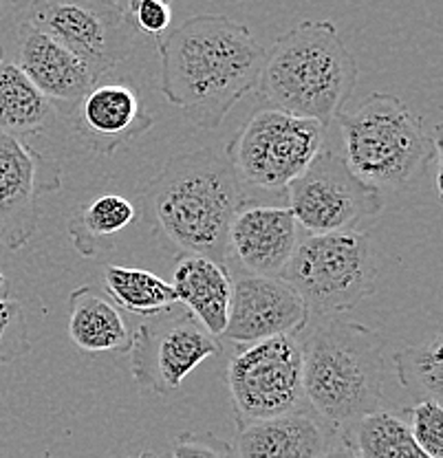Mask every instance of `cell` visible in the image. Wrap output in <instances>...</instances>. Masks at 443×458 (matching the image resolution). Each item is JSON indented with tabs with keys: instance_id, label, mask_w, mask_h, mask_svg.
I'll list each match as a JSON object with an SVG mask.
<instances>
[{
	"instance_id": "24",
	"label": "cell",
	"mask_w": 443,
	"mask_h": 458,
	"mask_svg": "<svg viewBox=\"0 0 443 458\" xmlns=\"http://www.w3.org/2000/svg\"><path fill=\"white\" fill-rule=\"evenodd\" d=\"M443 348L437 333L430 342L402 348L393 355L399 384L406 390L422 394L423 399L441 401L443 397Z\"/></svg>"
},
{
	"instance_id": "9",
	"label": "cell",
	"mask_w": 443,
	"mask_h": 458,
	"mask_svg": "<svg viewBox=\"0 0 443 458\" xmlns=\"http://www.w3.org/2000/svg\"><path fill=\"white\" fill-rule=\"evenodd\" d=\"M226 379L236 428L295 412L304 399L300 335L241 346Z\"/></svg>"
},
{
	"instance_id": "1",
	"label": "cell",
	"mask_w": 443,
	"mask_h": 458,
	"mask_svg": "<svg viewBox=\"0 0 443 458\" xmlns=\"http://www.w3.org/2000/svg\"><path fill=\"white\" fill-rule=\"evenodd\" d=\"M161 93L203 131H214L259 84L267 51L226 13L185 18L157 45Z\"/></svg>"
},
{
	"instance_id": "14",
	"label": "cell",
	"mask_w": 443,
	"mask_h": 458,
	"mask_svg": "<svg viewBox=\"0 0 443 458\" xmlns=\"http://www.w3.org/2000/svg\"><path fill=\"white\" fill-rule=\"evenodd\" d=\"M0 54L18 66L30 82L49 99L54 111L69 119L80 99L98 84L90 69L71 54L58 40L40 29L13 21L7 45H0Z\"/></svg>"
},
{
	"instance_id": "29",
	"label": "cell",
	"mask_w": 443,
	"mask_h": 458,
	"mask_svg": "<svg viewBox=\"0 0 443 458\" xmlns=\"http://www.w3.org/2000/svg\"><path fill=\"white\" fill-rule=\"evenodd\" d=\"M320 458H357V454L354 452V447L345 441V438H340V441L333 443V445L328 447V450Z\"/></svg>"
},
{
	"instance_id": "13",
	"label": "cell",
	"mask_w": 443,
	"mask_h": 458,
	"mask_svg": "<svg viewBox=\"0 0 443 458\" xmlns=\"http://www.w3.org/2000/svg\"><path fill=\"white\" fill-rule=\"evenodd\" d=\"M307 304L295 289L283 278L234 274L227 327L223 337L230 342L247 344L265 342L271 337H298L307 331Z\"/></svg>"
},
{
	"instance_id": "7",
	"label": "cell",
	"mask_w": 443,
	"mask_h": 458,
	"mask_svg": "<svg viewBox=\"0 0 443 458\" xmlns=\"http://www.w3.org/2000/svg\"><path fill=\"white\" fill-rule=\"evenodd\" d=\"M325 146V126L260 108L227 143L226 159L241 188L285 192Z\"/></svg>"
},
{
	"instance_id": "12",
	"label": "cell",
	"mask_w": 443,
	"mask_h": 458,
	"mask_svg": "<svg viewBox=\"0 0 443 458\" xmlns=\"http://www.w3.org/2000/svg\"><path fill=\"white\" fill-rule=\"evenodd\" d=\"M62 188V168L21 137L0 132V242L21 250L40 223V200Z\"/></svg>"
},
{
	"instance_id": "26",
	"label": "cell",
	"mask_w": 443,
	"mask_h": 458,
	"mask_svg": "<svg viewBox=\"0 0 443 458\" xmlns=\"http://www.w3.org/2000/svg\"><path fill=\"white\" fill-rule=\"evenodd\" d=\"M408 429L414 443L428 458H443V408L441 401L423 399L406 408Z\"/></svg>"
},
{
	"instance_id": "8",
	"label": "cell",
	"mask_w": 443,
	"mask_h": 458,
	"mask_svg": "<svg viewBox=\"0 0 443 458\" xmlns=\"http://www.w3.org/2000/svg\"><path fill=\"white\" fill-rule=\"evenodd\" d=\"M18 21L40 29L78 55L95 80L115 73L132 45L126 3L102 0H40L12 7Z\"/></svg>"
},
{
	"instance_id": "20",
	"label": "cell",
	"mask_w": 443,
	"mask_h": 458,
	"mask_svg": "<svg viewBox=\"0 0 443 458\" xmlns=\"http://www.w3.org/2000/svg\"><path fill=\"white\" fill-rule=\"evenodd\" d=\"M54 113L49 99L13 62L0 54V132L21 140L38 135L45 131Z\"/></svg>"
},
{
	"instance_id": "5",
	"label": "cell",
	"mask_w": 443,
	"mask_h": 458,
	"mask_svg": "<svg viewBox=\"0 0 443 458\" xmlns=\"http://www.w3.org/2000/svg\"><path fill=\"white\" fill-rule=\"evenodd\" d=\"M345 157L354 174L369 188L402 192L413 188L441 148L439 128L430 137L422 119L388 93H373L355 111L336 117Z\"/></svg>"
},
{
	"instance_id": "10",
	"label": "cell",
	"mask_w": 443,
	"mask_h": 458,
	"mask_svg": "<svg viewBox=\"0 0 443 458\" xmlns=\"http://www.w3.org/2000/svg\"><path fill=\"white\" fill-rule=\"evenodd\" d=\"M285 197L300 232L311 236L355 232L384 208V194L362 183L342 155L325 148L287 185Z\"/></svg>"
},
{
	"instance_id": "6",
	"label": "cell",
	"mask_w": 443,
	"mask_h": 458,
	"mask_svg": "<svg viewBox=\"0 0 443 458\" xmlns=\"http://www.w3.org/2000/svg\"><path fill=\"white\" fill-rule=\"evenodd\" d=\"M283 280L307 304L309 318L354 311L378 284V256L371 236L366 232L304 233Z\"/></svg>"
},
{
	"instance_id": "30",
	"label": "cell",
	"mask_w": 443,
	"mask_h": 458,
	"mask_svg": "<svg viewBox=\"0 0 443 458\" xmlns=\"http://www.w3.org/2000/svg\"><path fill=\"white\" fill-rule=\"evenodd\" d=\"M132 458H157V454H152V452H141V454H137Z\"/></svg>"
},
{
	"instance_id": "19",
	"label": "cell",
	"mask_w": 443,
	"mask_h": 458,
	"mask_svg": "<svg viewBox=\"0 0 443 458\" xmlns=\"http://www.w3.org/2000/svg\"><path fill=\"white\" fill-rule=\"evenodd\" d=\"M69 337L80 351L93 352H131L132 328L126 318L95 284H82L69 295Z\"/></svg>"
},
{
	"instance_id": "2",
	"label": "cell",
	"mask_w": 443,
	"mask_h": 458,
	"mask_svg": "<svg viewBox=\"0 0 443 458\" xmlns=\"http://www.w3.org/2000/svg\"><path fill=\"white\" fill-rule=\"evenodd\" d=\"M226 157L212 150L175 157L148 183L144 199L155 229L179 256H203L227 267V236L245 205Z\"/></svg>"
},
{
	"instance_id": "27",
	"label": "cell",
	"mask_w": 443,
	"mask_h": 458,
	"mask_svg": "<svg viewBox=\"0 0 443 458\" xmlns=\"http://www.w3.org/2000/svg\"><path fill=\"white\" fill-rule=\"evenodd\" d=\"M126 12L132 27L152 38L166 36L173 25V4L164 0H132V3H126Z\"/></svg>"
},
{
	"instance_id": "31",
	"label": "cell",
	"mask_w": 443,
	"mask_h": 458,
	"mask_svg": "<svg viewBox=\"0 0 443 458\" xmlns=\"http://www.w3.org/2000/svg\"><path fill=\"white\" fill-rule=\"evenodd\" d=\"M4 283H7V278H4V274H3V271H0V289H3Z\"/></svg>"
},
{
	"instance_id": "28",
	"label": "cell",
	"mask_w": 443,
	"mask_h": 458,
	"mask_svg": "<svg viewBox=\"0 0 443 458\" xmlns=\"http://www.w3.org/2000/svg\"><path fill=\"white\" fill-rule=\"evenodd\" d=\"M173 458H234L232 445L214 434L181 432L175 438Z\"/></svg>"
},
{
	"instance_id": "17",
	"label": "cell",
	"mask_w": 443,
	"mask_h": 458,
	"mask_svg": "<svg viewBox=\"0 0 443 458\" xmlns=\"http://www.w3.org/2000/svg\"><path fill=\"white\" fill-rule=\"evenodd\" d=\"M336 432L322 419L295 410L238 428L232 454L234 458H320L336 443Z\"/></svg>"
},
{
	"instance_id": "21",
	"label": "cell",
	"mask_w": 443,
	"mask_h": 458,
	"mask_svg": "<svg viewBox=\"0 0 443 458\" xmlns=\"http://www.w3.org/2000/svg\"><path fill=\"white\" fill-rule=\"evenodd\" d=\"M104 291L117 304V309H126L128 313L140 315V318H157V315L170 313V309L177 304L173 284L150 271L135 269V267H106Z\"/></svg>"
},
{
	"instance_id": "4",
	"label": "cell",
	"mask_w": 443,
	"mask_h": 458,
	"mask_svg": "<svg viewBox=\"0 0 443 458\" xmlns=\"http://www.w3.org/2000/svg\"><path fill=\"white\" fill-rule=\"evenodd\" d=\"M302 393L333 429L375 412L384 390L382 333L340 318H322L300 335Z\"/></svg>"
},
{
	"instance_id": "18",
	"label": "cell",
	"mask_w": 443,
	"mask_h": 458,
	"mask_svg": "<svg viewBox=\"0 0 443 458\" xmlns=\"http://www.w3.org/2000/svg\"><path fill=\"white\" fill-rule=\"evenodd\" d=\"M170 284L177 302L185 304L188 313L218 340L226 333L230 313V269L203 256H179Z\"/></svg>"
},
{
	"instance_id": "25",
	"label": "cell",
	"mask_w": 443,
	"mask_h": 458,
	"mask_svg": "<svg viewBox=\"0 0 443 458\" xmlns=\"http://www.w3.org/2000/svg\"><path fill=\"white\" fill-rule=\"evenodd\" d=\"M31 351L30 324L18 300L0 295V364H9Z\"/></svg>"
},
{
	"instance_id": "23",
	"label": "cell",
	"mask_w": 443,
	"mask_h": 458,
	"mask_svg": "<svg viewBox=\"0 0 443 458\" xmlns=\"http://www.w3.org/2000/svg\"><path fill=\"white\" fill-rule=\"evenodd\" d=\"M137 216L135 205L122 194H102L90 200L66 223V233L80 256L90 258L98 254L104 238L124 232Z\"/></svg>"
},
{
	"instance_id": "3",
	"label": "cell",
	"mask_w": 443,
	"mask_h": 458,
	"mask_svg": "<svg viewBox=\"0 0 443 458\" xmlns=\"http://www.w3.org/2000/svg\"><path fill=\"white\" fill-rule=\"evenodd\" d=\"M357 82L355 57L328 21H304L265 54L256 93L267 108L328 126Z\"/></svg>"
},
{
	"instance_id": "11",
	"label": "cell",
	"mask_w": 443,
	"mask_h": 458,
	"mask_svg": "<svg viewBox=\"0 0 443 458\" xmlns=\"http://www.w3.org/2000/svg\"><path fill=\"white\" fill-rule=\"evenodd\" d=\"M223 346L190 313H168L132 331L131 372L137 386L168 397L183 386L209 357L221 355Z\"/></svg>"
},
{
	"instance_id": "22",
	"label": "cell",
	"mask_w": 443,
	"mask_h": 458,
	"mask_svg": "<svg viewBox=\"0 0 443 458\" xmlns=\"http://www.w3.org/2000/svg\"><path fill=\"white\" fill-rule=\"evenodd\" d=\"M342 438L357 458H428L414 443L408 423L382 410L357 419Z\"/></svg>"
},
{
	"instance_id": "16",
	"label": "cell",
	"mask_w": 443,
	"mask_h": 458,
	"mask_svg": "<svg viewBox=\"0 0 443 458\" xmlns=\"http://www.w3.org/2000/svg\"><path fill=\"white\" fill-rule=\"evenodd\" d=\"M302 232L285 205H243L227 236V262L238 274L283 278Z\"/></svg>"
},
{
	"instance_id": "15",
	"label": "cell",
	"mask_w": 443,
	"mask_h": 458,
	"mask_svg": "<svg viewBox=\"0 0 443 458\" xmlns=\"http://www.w3.org/2000/svg\"><path fill=\"white\" fill-rule=\"evenodd\" d=\"M75 135L95 155H113L155 126L135 84L106 75L69 114Z\"/></svg>"
}]
</instances>
